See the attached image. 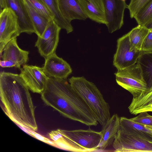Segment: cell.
Here are the masks:
<instances>
[{"mask_svg": "<svg viewBox=\"0 0 152 152\" xmlns=\"http://www.w3.org/2000/svg\"><path fill=\"white\" fill-rule=\"evenodd\" d=\"M81 7L87 17L99 23H107L103 0H78Z\"/></svg>", "mask_w": 152, "mask_h": 152, "instance_id": "obj_15", "label": "cell"}, {"mask_svg": "<svg viewBox=\"0 0 152 152\" xmlns=\"http://www.w3.org/2000/svg\"><path fill=\"white\" fill-rule=\"evenodd\" d=\"M141 50L143 52L152 51V28L145 38L142 46Z\"/></svg>", "mask_w": 152, "mask_h": 152, "instance_id": "obj_28", "label": "cell"}, {"mask_svg": "<svg viewBox=\"0 0 152 152\" xmlns=\"http://www.w3.org/2000/svg\"><path fill=\"white\" fill-rule=\"evenodd\" d=\"M115 152H152V139L118 129L112 144Z\"/></svg>", "mask_w": 152, "mask_h": 152, "instance_id": "obj_6", "label": "cell"}, {"mask_svg": "<svg viewBox=\"0 0 152 152\" xmlns=\"http://www.w3.org/2000/svg\"><path fill=\"white\" fill-rule=\"evenodd\" d=\"M23 0L33 24L35 33L37 36L40 37L44 31L49 20L38 12L24 0Z\"/></svg>", "mask_w": 152, "mask_h": 152, "instance_id": "obj_22", "label": "cell"}, {"mask_svg": "<svg viewBox=\"0 0 152 152\" xmlns=\"http://www.w3.org/2000/svg\"><path fill=\"white\" fill-rule=\"evenodd\" d=\"M140 66L143 77L148 89L152 88V51H143L137 62Z\"/></svg>", "mask_w": 152, "mask_h": 152, "instance_id": "obj_21", "label": "cell"}, {"mask_svg": "<svg viewBox=\"0 0 152 152\" xmlns=\"http://www.w3.org/2000/svg\"><path fill=\"white\" fill-rule=\"evenodd\" d=\"M143 51L132 49L128 33L117 41V49L114 55L113 65L117 70L121 69L134 64Z\"/></svg>", "mask_w": 152, "mask_h": 152, "instance_id": "obj_7", "label": "cell"}, {"mask_svg": "<svg viewBox=\"0 0 152 152\" xmlns=\"http://www.w3.org/2000/svg\"><path fill=\"white\" fill-rule=\"evenodd\" d=\"M149 31L145 26L138 25L128 33L132 49L141 50L143 42Z\"/></svg>", "mask_w": 152, "mask_h": 152, "instance_id": "obj_23", "label": "cell"}, {"mask_svg": "<svg viewBox=\"0 0 152 152\" xmlns=\"http://www.w3.org/2000/svg\"><path fill=\"white\" fill-rule=\"evenodd\" d=\"M151 0H131L127 8L129 12L130 17L134 18V16L148 2Z\"/></svg>", "mask_w": 152, "mask_h": 152, "instance_id": "obj_26", "label": "cell"}, {"mask_svg": "<svg viewBox=\"0 0 152 152\" xmlns=\"http://www.w3.org/2000/svg\"><path fill=\"white\" fill-rule=\"evenodd\" d=\"M19 75L30 90L40 94L44 91L48 77L42 67L26 64L20 69Z\"/></svg>", "mask_w": 152, "mask_h": 152, "instance_id": "obj_10", "label": "cell"}, {"mask_svg": "<svg viewBox=\"0 0 152 152\" xmlns=\"http://www.w3.org/2000/svg\"><path fill=\"white\" fill-rule=\"evenodd\" d=\"M46 6L53 17V19L61 28L65 30L67 34L72 32L73 27L70 22L61 15L58 6V0H40Z\"/></svg>", "mask_w": 152, "mask_h": 152, "instance_id": "obj_20", "label": "cell"}, {"mask_svg": "<svg viewBox=\"0 0 152 152\" xmlns=\"http://www.w3.org/2000/svg\"><path fill=\"white\" fill-rule=\"evenodd\" d=\"M60 11L62 16L71 22L74 20H84L88 18L78 0H58Z\"/></svg>", "mask_w": 152, "mask_h": 152, "instance_id": "obj_17", "label": "cell"}, {"mask_svg": "<svg viewBox=\"0 0 152 152\" xmlns=\"http://www.w3.org/2000/svg\"><path fill=\"white\" fill-rule=\"evenodd\" d=\"M119 129L128 134L152 139V129L125 117H120Z\"/></svg>", "mask_w": 152, "mask_h": 152, "instance_id": "obj_18", "label": "cell"}, {"mask_svg": "<svg viewBox=\"0 0 152 152\" xmlns=\"http://www.w3.org/2000/svg\"><path fill=\"white\" fill-rule=\"evenodd\" d=\"M147 112H141L135 117L130 119L136 122L145 125L152 126V116Z\"/></svg>", "mask_w": 152, "mask_h": 152, "instance_id": "obj_27", "label": "cell"}, {"mask_svg": "<svg viewBox=\"0 0 152 152\" xmlns=\"http://www.w3.org/2000/svg\"><path fill=\"white\" fill-rule=\"evenodd\" d=\"M0 66L3 68L15 67L16 68V64L14 62L8 60H0Z\"/></svg>", "mask_w": 152, "mask_h": 152, "instance_id": "obj_30", "label": "cell"}, {"mask_svg": "<svg viewBox=\"0 0 152 152\" xmlns=\"http://www.w3.org/2000/svg\"><path fill=\"white\" fill-rule=\"evenodd\" d=\"M41 95L46 105L66 118L89 126H96L99 124L91 110L66 79L48 77Z\"/></svg>", "mask_w": 152, "mask_h": 152, "instance_id": "obj_2", "label": "cell"}, {"mask_svg": "<svg viewBox=\"0 0 152 152\" xmlns=\"http://www.w3.org/2000/svg\"><path fill=\"white\" fill-rule=\"evenodd\" d=\"M29 89L18 74L0 73V96L3 109L14 122L23 128L37 131L34 105Z\"/></svg>", "mask_w": 152, "mask_h": 152, "instance_id": "obj_1", "label": "cell"}, {"mask_svg": "<svg viewBox=\"0 0 152 152\" xmlns=\"http://www.w3.org/2000/svg\"><path fill=\"white\" fill-rule=\"evenodd\" d=\"M20 35L17 16L11 8L4 9L0 12V56L7 44Z\"/></svg>", "mask_w": 152, "mask_h": 152, "instance_id": "obj_9", "label": "cell"}, {"mask_svg": "<svg viewBox=\"0 0 152 152\" xmlns=\"http://www.w3.org/2000/svg\"><path fill=\"white\" fill-rule=\"evenodd\" d=\"M48 135L56 147L74 152L97 151L99 150L102 137L100 132L90 128L73 130L58 129L51 131Z\"/></svg>", "mask_w": 152, "mask_h": 152, "instance_id": "obj_3", "label": "cell"}, {"mask_svg": "<svg viewBox=\"0 0 152 152\" xmlns=\"http://www.w3.org/2000/svg\"><path fill=\"white\" fill-rule=\"evenodd\" d=\"M145 126H146L147 127L152 129V126H147V125H145Z\"/></svg>", "mask_w": 152, "mask_h": 152, "instance_id": "obj_32", "label": "cell"}, {"mask_svg": "<svg viewBox=\"0 0 152 152\" xmlns=\"http://www.w3.org/2000/svg\"><path fill=\"white\" fill-rule=\"evenodd\" d=\"M120 124V117L117 114L112 115L103 126L100 131L102 137L99 145V150H105L113 142L118 131Z\"/></svg>", "mask_w": 152, "mask_h": 152, "instance_id": "obj_16", "label": "cell"}, {"mask_svg": "<svg viewBox=\"0 0 152 152\" xmlns=\"http://www.w3.org/2000/svg\"><path fill=\"white\" fill-rule=\"evenodd\" d=\"M0 12L4 9L7 8L6 0H0Z\"/></svg>", "mask_w": 152, "mask_h": 152, "instance_id": "obj_31", "label": "cell"}, {"mask_svg": "<svg viewBox=\"0 0 152 152\" xmlns=\"http://www.w3.org/2000/svg\"><path fill=\"white\" fill-rule=\"evenodd\" d=\"M7 7L11 8L18 18L19 33L31 34L35 32L32 22L23 0H6Z\"/></svg>", "mask_w": 152, "mask_h": 152, "instance_id": "obj_13", "label": "cell"}, {"mask_svg": "<svg viewBox=\"0 0 152 152\" xmlns=\"http://www.w3.org/2000/svg\"><path fill=\"white\" fill-rule=\"evenodd\" d=\"M28 132L29 134L31 135V136L37 139L50 145H52L56 147V144L53 141L51 140L48 138L45 137L44 136L37 134L35 132V131L30 130V131H28Z\"/></svg>", "mask_w": 152, "mask_h": 152, "instance_id": "obj_29", "label": "cell"}, {"mask_svg": "<svg viewBox=\"0 0 152 152\" xmlns=\"http://www.w3.org/2000/svg\"><path fill=\"white\" fill-rule=\"evenodd\" d=\"M138 25L145 26L152 21V0L148 2L134 16Z\"/></svg>", "mask_w": 152, "mask_h": 152, "instance_id": "obj_24", "label": "cell"}, {"mask_svg": "<svg viewBox=\"0 0 152 152\" xmlns=\"http://www.w3.org/2000/svg\"><path fill=\"white\" fill-rule=\"evenodd\" d=\"M117 83L130 93L133 97L139 96L148 89L140 65L137 63L115 73Z\"/></svg>", "mask_w": 152, "mask_h": 152, "instance_id": "obj_5", "label": "cell"}, {"mask_svg": "<svg viewBox=\"0 0 152 152\" xmlns=\"http://www.w3.org/2000/svg\"><path fill=\"white\" fill-rule=\"evenodd\" d=\"M129 112L137 115L144 112H152V88L139 96L133 97L128 107Z\"/></svg>", "mask_w": 152, "mask_h": 152, "instance_id": "obj_19", "label": "cell"}, {"mask_svg": "<svg viewBox=\"0 0 152 152\" xmlns=\"http://www.w3.org/2000/svg\"><path fill=\"white\" fill-rule=\"evenodd\" d=\"M36 11L48 20L53 19V17L45 5L40 0H24Z\"/></svg>", "mask_w": 152, "mask_h": 152, "instance_id": "obj_25", "label": "cell"}, {"mask_svg": "<svg viewBox=\"0 0 152 152\" xmlns=\"http://www.w3.org/2000/svg\"><path fill=\"white\" fill-rule=\"evenodd\" d=\"M121 0L123 1H126V0Z\"/></svg>", "mask_w": 152, "mask_h": 152, "instance_id": "obj_33", "label": "cell"}, {"mask_svg": "<svg viewBox=\"0 0 152 152\" xmlns=\"http://www.w3.org/2000/svg\"><path fill=\"white\" fill-rule=\"evenodd\" d=\"M72 89L92 112L99 124L104 126L111 117L109 104L95 85L84 77L69 79Z\"/></svg>", "mask_w": 152, "mask_h": 152, "instance_id": "obj_4", "label": "cell"}, {"mask_svg": "<svg viewBox=\"0 0 152 152\" xmlns=\"http://www.w3.org/2000/svg\"><path fill=\"white\" fill-rule=\"evenodd\" d=\"M3 53L1 56L3 60L14 62L16 68L21 69V66L26 64L29 60L28 51L21 49L18 46L17 37H14L6 45Z\"/></svg>", "mask_w": 152, "mask_h": 152, "instance_id": "obj_14", "label": "cell"}, {"mask_svg": "<svg viewBox=\"0 0 152 152\" xmlns=\"http://www.w3.org/2000/svg\"><path fill=\"white\" fill-rule=\"evenodd\" d=\"M42 68L48 77L59 79H66L72 72L70 65L56 53L45 58Z\"/></svg>", "mask_w": 152, "mask_h": 152, "instance_id": "obj_12", "label": "cell"}, {"mask_svg": "<svg viewBox=\"0 0 152 152\" xmlns=\"http://www.w3.org/2000/svg\"><path fill=\"white\" fill-rule=\"evenodd\" d=\"M107 26L112 33L120 29L124 24V12L127 8L125 1L121 0H103Z\"/></svg>", "mask_w": 152, "mask_h": 152, "instance_id": "obj_11", "label": "cell"}, {"mask_svg": "<svg viewBox=\"0 0 152 152\" xmlns=\"http://www.w3.org/2000/svg\"><path fill=\"white\" fill-rule=\"evenodd\" d=\"M61 29L53 19H50L42 36H37L35 46L45 58L56 53Z\"/></svg>", "mask_w": 152, "mask_h": 152, "instance_id": "obj_8", "label": "cell"}]
</instances>
